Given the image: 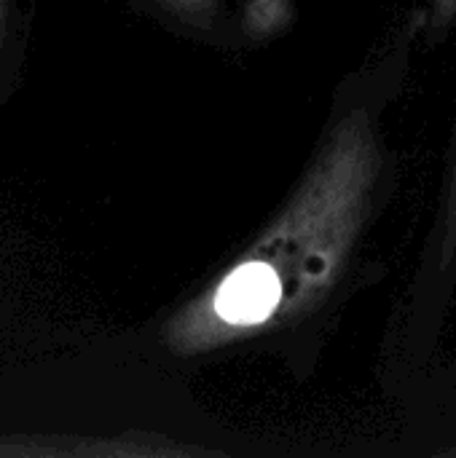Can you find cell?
I'll return each instance as SVG.
<instances>
[{"label":"cell","mask_w":456,"mask_h":458,"mask_svg":"<svg viewBox=\"0 0 456 458\" xmlns=\"http://www.w3.org/2000/svg\"><path fill=\"white\" fill-rule=\"evenodd\" d=\"M438 5H441L443 11H454L456 0H438Z\"/></svg>","instance_id":"cell-1"},{"label":"cell","mask_w":456,"mask_h":458,"mask_svg":"<svg viewBox=\"0 0 456 458\" xmlns=\"http://www.w3.org/2000/svg\"><path fill=\"white\" fill-rule=\"evenodd\" d=\"M456 231V191H454V215H452V233Z\"/></svg>","instance_id":"cell-2"}]
</instances>
